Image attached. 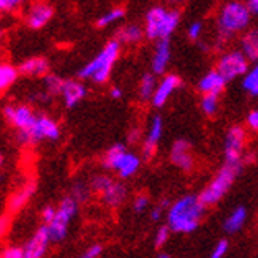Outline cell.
<instances>
[{
    "instance_id": "4dcf8cb0",
    "label": "cell",
    "mask_w": 258,
    "mask_h": 258,
    "mask_svg": "<svg viewBox=\"0 0 258 258\" xmlns=\"http://www.w3.org/2000/svg\"><path fill=\"white\" fill-rule=\"evenodd\" d=\"M201 109L206 116H214L219 109V97L217 95H203L201 98Z\"/></svg>"
},
{
    "instance_id": "1f68e13d",
    "label": "cell",
    "mask_w": 258,
    "mask_h": 258,
    "mask_svg": "<svg viewBox=\"0 0 258 258\" xmlns=\"http://www.w3.org/2000/svg\"><path fill=\"white\" fill-rule=\"evenodd\" d=\"M170 233H171V230L168 228V225L160 227L159 231L155 233V238H154L155 247H163V245L168 242V239H170Z\"/></svg>"
},
{
    "instance_id": "7c38bea8",
    "label": "cell",
    "mask_w": 258,
    "mask_h": 258,
    "mask_svg": "<svg viewBox=\"0 0 258 258\" xmlns=\"http://www.w3.org/2000/svg\"><path fill=\"white\" fill-rule=\"evenodd\" d=\"M54 16V8L46 4V2H35L32 4V7L27 10V15H26V24L30 29H43L48 22L52 19Z\"/></svg>"
},
{
    "instance_id": "603a6c76",
    "label": "cell",
    "mask_w": 258,
    "mask_h": 258,
    "mask_svg": "<svg viewBox=\"0 0 258 258\" xmlns=\"http://www.w3.org/2000/svg\"><path fill=\"white\" fill-rule=\"evenodd\" d=\"M144 37V29L137 24H127L120 27L116 33V38L120 44H137Z\"/></svg>"
},
{
    "instance_id": "5b68a950",
    "label": "cell",
    "mask_w": 258,
    "mask_h": 258,
    "mask_svg": "<svg viewBox=\"0 0 258 258\" xmlns=\"http://www.w3.org/2000/svg\"><path fill=\"white\" fill-rule=\"evenodd\" d=\"M181 22V13L176 8L152 7L146 13L144 35L149 40H170Z\"/></svg>"
},
{
    "instance_id": "cb8c5ba5",
    "label": "cell",
    "mask_w": 258,
    "mask_h": 258,
    "mask_svg": "<svg viewBox=\"0 0 258 258\" xmlns=\"http://www.w3.org/2000/svg\"><path fill=\"white\" fill-rule=\"evenodd\" d=\"M245 220H247V209L244 206H238L236 209H233L231 214L227 217L225 223H223V228H225L227 233H236L244 227Z\"/></svg>"
},
{
    "instance_id": "f907efd6",
    "label": "cell",
    "mask_w": 258,
    "mask_h": 258,
    "mask_svg": "<svg viewBox=\"0 0 258 258\" xmlns=\"http://www.w3.org/2000/svg\"><path fill=\"white\" fill-rule=\"evenodd\" d=\"M0 258H2V255H0Z\"/></svg>"
},
{
    "instance_id": "30bf717a",
    "label": "cell",
    "mask_w": 258,
    "mask_h": 258,
    "mask_svg": "<svg viewBox=\"0 0 258 258\" xmlns=\"http://www.w3.org/2000/svg\"><path fill=\"white\" fill-rule=\"evenodd\" d=\"M245 143V130L241 125H234L228 130L223 146V155L225 163H238L242 162V149Z\"/></svg>"
},
{
    "instance_id": "60d3db41",
    "label": "cell",
    "mask_w": 258,
    "mask_h": 258,
    "mask_svg": "<svg viewBox=\"0 0 258 258\" xmlns=\"http://www.w3.org/2000/svg\"><path fill=\"white\" fill-rule=\"evenodd\" d=\"M247 125L252 130H258V109H253L247 114Z\"/></svg>"
},
{
    "instance_id": "ffe728a7",
    "label": "cell",
    "mask_w": 258,
    "mask_h": 258,
    "mask_svg": "<svg viewBox=\"0 0 258 258\" xmlns=\"http://www.w3.org/2000/svg\"><path fill=\"white\" fill-rule=\"evenodd\" d=\"M19 75H26V76H46L49 75V62L44 57H30L27 60L22 62L19 67Z\"/></svg>"
},
{
    "instance_id": "f35d334b",
    "label": "cell",
    "mask_w": 258,
    "mask_h": 258,
    "mask_svg": "<svg viewBox=\"0 0 258 258\" xmlns=\"http://www.w3.org/2000/svg\"><path fill=\"white\" fill-rule=\"evenodd\" d=\"M2 258H24L22 253V247H8L4 250Z\"/></svg>"
},
{
    "instance_id": "c3c4849f",
    "label": "cell",
    "mask_w": 258,
    "mask_h": 258,
    "mask_svg": "<svg viewBox=\"0 0 258 258\" xmlns=\"http://www.w3.org/2000/svg\"><path fill=\"white\" fill-rule=\"evenodd\" d=\"M157 258H171V255H168V253H159V256Z\"/></svg>"
},
{
    "instance_id": "2e32d148",
    "label": "cell",
    "mask_w": 258,
    "mask_h": 258,
    "mask_svg": "<svg viewBox=\"0 0 258 258\" xmlns=\"http://www.w3.org/2000/svg\"><path fill=\"white\" fill-rule=\"evenodd\" d=\"M87 95V89L81 81L76 80H65L60 97L67 108H75L78 103H81Z\"/></svg>"
},
{
    "instance_id": "ab89813d",
    "label": "cell",
    "mask_w": 258,
    "mask_h": 258,
    "mask_svg": "<svg viewBox=\"0 0 258 258\" xmlns=\"http://www.w3.org/2000/svg\"><path fill=\"white\" fill-rule=\"evenodd\" d=\"M54 216H55V208H52V206H46L41 211V219L46 225L54 219Z\"/></svg>"
},
{
    "instance_id": "bcb514c9",
    "label": "cell",
    "mask_w": 258,
    "mask_h": 258,
    "mask_svg": "<svg viewBox=\"0 0 258 258\" xmlns=\"http://www.w3.org/2000/svg\"><path fill=\"white\" fill-rule=\"evenodd\" d=\"M128 140H130V141H138V140H140V130H138V128L132 130V133L128 135Z\"/></svg>"
},
{
    "instance_id": "9c48e42d",
    "label": "cell",
    "mask_w": 258,
    "mask_h": 258,
    "mask_svg": "<svg viewBox=\"0 0 258 258\" xmlns=\"http://www.w3.org/2000/svg\"><path fill=\"white\" fill-rule=\"evenodd\" d=\"M216 70L223 76V80L228 83L249 73V60L239 49L228 51L225 54H222V57L217 62Z\"/></svg>"
},
{
    "instance_id": "8992f818",
    "label": "cell",
    "mask_w": 258,
    "mask_h": 258,
    "mask_svg": "<svg viewBox=\"0 0 258 258\" xmlns=\"http://www.w3.org/2000/svg\"><path fill=\"white\" fill-rule=\"evenodd\" d=\"M242 170V162L238 163H225L222 166V170L217 173V176L212 179V182L201 192L200 201L205 206L217 205L219 201L227 195V192L231 188L234 179L239 176Z\"/></svg>"
},
{
    "instance_id": "7bdbcfd3",
    "label": "cell",
    "mask_w": 258,
    "mask_h": 258,
    "mask_svg": "<svg viewBox=\"0 0 258 258\" xmlns=\"http://www.w3.org/2000/svg\"><path fill=\"white\" fill-rule=\"evenodd\" d=\"M162 208L160 206H157V208H154L152 211H151V220H154V222H157V220H160V217H162Z\"/></svg>"
},
{
    "instance_id": "f1b7e54d",
    "label": "cell",
    "mask_w": 258,
    "mask_h": 258,
    "mask_svg": "<svg viewBox=\"0 0 258 258\" xmlns=\"http://www.w3.org/2000/svg\"><path fill=\"white\" fill-rule=\"evenodd\" d=\"M242 87H244V91L249 92L250 95H255V97L258 95V63L244 76Z\"/></svg>"
},
{
    "instance_id": "83f0119b",
    "label": "cell",
    "mask_w": 258,
    "mask_h": 258,
    "mask_svg": "<svg viewBox=\"0 0 258 258\" xmlns=\"http://www.w3.org/2000/svg\"><path fill=\"white\" fill-rule=\"evenodd\" d=\"M65 80L57 75H46L44 76V89L48 95H60Z\"/></svg>"
},
{
    "instance_id": "277c9868",
    "label": "cell",
    "mask_w": 258,
    "mask_h": 258,
    "mask_svg": "<svg viewBox=\"0 0 258 258\" xmlns=\"http://www.w3.org/2000/svg\"><path fill=\"white\" fill-rule=\"evenodd\" d=\"M250 18L252 13L244 2H239V0L227 2L220 8L217 18L219 38L222 41H227L236 33L244 32L250 24Z\"/></svg>"
},
{
    "instance_id": "5bb4252c",
    "label": "cell",
    "mask_w": 258,
    "mask_h": 258,
    "mask_svg": "<svg viewBox=\"0 0 258 258\" xmlns=\"http://www.w3.org/2000/svg\"><path fill=\"white\" fill-rule=\"evenodd\" d=\"M170 159L177 168H181L184 171H190L195 165L192 148H190V143L187 140H177L173 144L171 152H170Z\"/></svg>"
},
{
    "instance_id": "e575fe53",
    "label": "cell",
    "mask_w": 258,
    "mask_h": 258,
    "mask_svg": "<svg viewBox=\"0 0 258 258\" xmlns=\"http://www.w3.org/2000/svg\"><path fill=\"white\" fill-rule=\"evenodd\" d=\"M201 33H203V24H201L200 21L192 22V24H190L188 29H187V35H188L190 40H195L197 41L201 37Z\"/></svg>"
},
{
    "instance_id": "d6986e66",
    "label": "cell",
    "mask_w": 258,
    "mask_h": 258,
    "mask_svg": "<svg viewBox=\"0 0 258 258\" xmlns=\"http://www.w3.org/2000/svg\"><path fill=\"white\" fill-rule=\"evenodd\" d=\"M171 57V46L170 40H159L155 44V51L152 55V73L154 75H162L168 63H170Z\"/></svg>"
},
{
    "instance_id": "44dd1931",
    "label": "cell",
    "mask_w": 258,
    "mask_h": 258,
    "mask_svg": "<svg viewBox=\"0 0 258 258\" xmlns=\"http://www.w3.org/2000/svg\"><path fill=\"white\" fill-rule=\"evenodd\" d=\"M239 44H241L239 51L247 57V60L258 63V27L244 32Z\"/></svg>"
},
{
    "instance_id": "484cf974",
    "label": "cell",
    "mask_w": 258,
    "mask_h": 258,
    "mask_svg": "<svg viewBox=\"0 0 258 258\" xmlns=\"http://www.w3.org/2000/svg\"><path fill=\"white\" fill-rule=\"evenodd\" d=\"M155 89H157L155 75L154 73L143 75L141 81H140V97H141V100H152Z\"/></svg>"
},
{
    "instance_id": "6da1fadb",
    "label": "cell",
    "mask_w": 258,
    "mask_h": 258,
    "mask_svg": "<svg viewBox=\"0 0 258 258\" xmlns=\"http://www.w3.org/2000/svg\"><path fill=\"white\" fill-rule=\"evenodd\" d=\"M8 124L18 130V140L22 144H35L40 141H57L60 127L51 116L35 113L27 105H8L4 108Z\"/></svg>"
},
{
    "instance_id": "b9f144b4",
    "label": "cell",
    "mask_w": 258,
    "mask_h": 258,
    "mask_svg": "<svg viewBox=\"0 0 258 258\" xmlns=\"http://www.w3.org/2000/svg\"><path fill=\"white\" fill-rule=\"evenodd\" d=\"M10 223H11V220H10L8 216L0 217V239H2V238L5 236V234L8 233V230H10Z\"/></svg>"
},
{
    "instance_id": "d590c367",
    "label": "cell",
    "mask_w": 258,
    "mask_h": 258,
    "mask_svg": "<svg viewBox=\"0 0 258 258\" xmlns=\"http://www.w3.org/2000/svg\"><path fill=\"white\" fill-rule=\"evenodd\" d=\"M24 0H0V13H7V11H13L19 8Z\"/></svg>"
},
{
    "instance_id": "7dc6e473",
    "label": "cell",
    "mask_w": 258,
    "mask_h": 258,
    "mask_svg": "<svg viewBox=\"0 0 258 258\" xmlns=\"http://www.w3.org/2000/svg\"><path fill=\"white\" fill-rule=\"evenodd\" d=\"M171 4H174V5H181V4H184L185 0H170Z\"/></svg>"
},
{
    "instance_id": "3957f363",
    "label": "cell",
    "mask_w": 258,
    "mask_h": 258,
    "mask_svg": "<svg viewBox=\"0 0 258 258\" xmlns=\"http://www.w3.org/2000/svg\"><path fill=\"white\" fill-rule=\"evenodd\" d=\"M119 54H120V43L117 40L108 41L103 46V49L78 72V78L80 80H89L95 84L106 83L109 80Z\"/></svg>"
},
{
    "instance_id": "f546056e",
    "label": "cell",
    "mask_w": 258,
    "mask_h": 258,
    "mask_svg": "<svg viewBox=\"0 0 258 258\" xmlns=\"http://www.w3.org/2000/svg\"><path fill=\"white\" fill-rule=\"evenodd\" d=\"M114 179L108 174H97L91 179V190H94L95 194L102 195L105 190L113 184Z\"/></svg>"
},
{
    "instance_id": "d4e9b609",
    "label": "cell",
    "mask_w": 258,
    "mask_h": 258,
    "mask_svg": "<svg viewBox=\"0 0 258 258\" xmlns=\"http://www.w3.org/2000/svg\"><path fill=\"white\" fill-rule=\"evenodd\" d=\"M19 76V70L11 63H0V94L13 86Z\"/></svg>"
},
{
    "instance_id": "8d00e7d4",
    "label": "cell",
    "mask_w": 258,
    "mask_h": 258,
    "mask_svg": "<svg viewBox=\"0 0 258 258\" xmlns=\"http://www.w3.org/2000/svg\"><path fill=\"white\" fill-rule=\"evenodd\" d=\"M148 206H149V198L146 195H138L133 200V211L138 212V214L140 212H144Z\"/></svg>"
},
{
    "instance_id": "9a60e30c",
    "label": "cell",
    "mask_w": 258,
    "mask_h": 258,
    "mask_svg": "<svg viewBox=\"0 0 258 258\" xmlns=\"http://www.w3.org/2000/svg\"><path fill=\"white\" fill-rule=\"evenodd\" d=\"M179 86H181V78L177 75H166L163 80L157 84V89L152 97V105L155 108H162L168 102V98L176 92V89Z\"/></svg>"
},
{
    "instance_id": "4fadbf2b",
    "label": "cell",
    "mask_w": 258,
    "mask_h": 258,
    "mask_svg": "<svg viewBox=\"0 0 258 258\" xmlns=\"http://www.w3.org/2000/svg\"><path fill=\"white\" fill-rule=\"evenodd\" d=\"M162 133H163V120L160 116H154L148 130V138H146L141 149V155L144 160H151L155 155L157 144L162 140Z\"/></svg>"
},
{
    "instance_id": "e0dca14e",
    "label": "cell",
    "mask_w": 258,
    "mask_h": 258,
    "mask_svg": "<svg viewBox=\"0 0 258 258\" xmlns=\"http://www.w3.org/2000/svg\"><path fill=\"white\" fill-rule=\"evenodd\" d=\"M37 192V182L35 181H27L22 184L16 192L10 197L8 200V211L10 212H18L30 201V198Z\"/></svg>"
},
{
    "instance_id": "4316f807",
    "label": "cell",
    "mask_w": 258,
    "mask_h": 258,
    "mask_svg": "<svg viewBox=\"0 0 258 258\" xmlns=\"http://www.w3.org/2000/svg\"><path fill=\"white\" fill-rule=\"evenodd\" d=\"M124 16H125V10L122 7H114V8L108 10L106 13H103L97 19V27H102V29L108 27L111 24H114V22L120 21Z\"/></svg>"
},
{
    "instance_id": "7a4b0ae2",
    "label": "cell",
    "mask_w": 258,
    "mask_h": 258,
    "mask_svg": "<svg viewBox=\"0 0 258 258\" xmlns=\"http://www.w3.org/2000/svg\"><path fill=\"white\" fill-rule=\"evenodd\" d=\"M205 205L197 195L179 198L168 211V228L174 233H192L205 216Z\"/></svg>"
},
{
    "instance_id": "ba28073f",
    "label": "cell",
    "mask_w": 258,
    "mask_h": 258,
    "mask_svg": "<svg viewBox=\"0 0 258 258\" xmlns=\"http://www.w3.org/2000/svg\"><path fill=\"white\" fill-rule=\"evenodd\" d=\"M78 205L80 203L70 195V197H65L59 203V206L55 208L54 219L46 225L51 242H60L65 239L67 233H69L70 223L78 212Z\"/></svg>"
},
{
    "instance_id": "7402d4cb",
    "label": "cell",
    "mask_w": 258,
    "mask_h": 258,
    "mask_svg": "<svg viewBox=\"0 0 258 258\" xmlns=\"http://www.w3.org/2000/svg\"><path fill=\"white\" fill-rule=\"evenodd\" d=\"M100 197H102L103 203L108 205L109 208H117L124 203V200L127 197V187L122 182L113 181V184H111Z\"/></svg>"
},
{
    "instance_id": "836d02e7",
    "label": "cell",
    "mask_w": 258,
    "mask_h": 258,
    "mask_svg": "<svg viewBox=\"0 0 258 258\" xmlns=\"http://www.w3.org/2000/svg\"><path fill=\"white\" fill-rule=\"evenodd\" d=\"M103 252V245L102 244H94V245H89V247L78 256V258H98Z\"/></svg>"
},
{
    "instance_id": "681fc988",
    "label": "cell",
    "mask_w": 258,
    "mask_h": 258,
    "mask_svg": "<svg viewBox=\"0 0 258 258\" xmlns=\"http://www.w3.org/2000/svg\"><path fill=\"white\" fill-rule=\"evenodd\" d=\"M2 162H4V155L0 154V165H2Z\"/></svg>"
},
{
    "instance_id": "f6af8a7d",
    "label": "cell",
    "mask_w": 258,
    "mask_h": 258,
    "mask_svg": "<svg viewBox=\"0 0 258 258\" xmlns=\"http://www.w3.org/2000/svg\"><path fill=\"white\" fill-rule=\"evenodd\" d=\"M109 95L113 97L114 100H119V98H122V89L120 87H111V91H109Z\"/></svg>"
},
{
    "instance_id": "ac0fdd59",
    "label": "cell",
    "mask_w": 258,
    "mask_h": 258,
    "mask_svg": "<svg viewBox=\"0 0 258 258\" xmlns=\"http://www.w3.org/2000/svg\"><path fill=\"white\" fill-rule=\"evenodd\" d=\"M227 81L223 80V76L217 70L208 72L198 83V91L203 95H217L225 89Z\"/></svg>"
},
{
    "instance_id": "d6a6232c",
    "label": "cell",
    "mask_w": 258,
    "mask_h": 258,
    "mask_svg": "<svg viewBox=\"0 0 258 258\" xmlns=\"http://www.w3.org/2000/svg\"><path fill=\"white\" fill-rule=\"evenodd\" d=\"M87 195H89V187L87 185H84L83 182L75 184L72 197L78 201V203H83V201H86L87 200Z\"/></svg>"
},
{
    "instance_id": "ee69618b",
    "label": "cell",
    "mask_w": 258,
    "mask_h": 258,
    "mask_svg": "<svg viewBox=\"0 0 258 258\" xmlns=\"http://www.w3.org/2000/svg\"><path fill=\"white\" fill-rule=\"evenodd\" d=\"M247 7H249L252 15L258 16V0H247Z\"/></svg>"
},
{
    "instance_id": "8fae6325",
    "label": "cell",
    "mask_w": 258,
    "mask_h": 258,
    "mask_svg": "<svg viewBox=\"0 0 258 258\" xmlns=\"http://www.w3.org/2000/svg\"><path fill=\"white\" fill-rule=\"evenodd\" d=\"M49 242H51V238H49L46 225L40 227L35 233H33V236L22 245L24 258H43L48 252Z\"/></svg>"
},
{
    "instance_id": "74e56055",
    "label": "cell",
    "mask_w": 258,
    "mask_h": 258,
    "mask_svg": "<svg viewBox=\"0 0 258 258\" xmlns=\"http://www.w3.org/2000/svg\"><path fill=\"white\" fill-rule=\"evenodd\" d=\"M227 250H228V241L222 239V241L217 242V245L214 247V250H212L209 258H223V256H225V253H227Z\"/></svg>"
},
{
    "instance_id": "52a82bcc",
    "label": "cell",
    "mask_w": 258,
    "mask_h": 258,
    "mask_svg": "<svg viewBox=\"0 0 258 258\" xmlns=\"http://www.w3.org/2000/svg\"><path fill=\"white\" fill-rule=\"evenodd\" d=\"M141 159L133 152H128L124 144H114L103 155V166L114 170L122 179H128L140 170Z\"/></svg>"
}]
</instances>
